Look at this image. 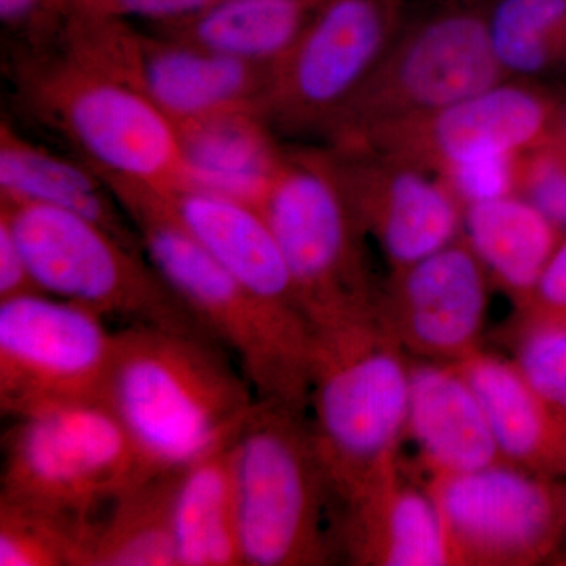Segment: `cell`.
Segmentation results:
<instances>
[{
  "mask_svg": "<svg viewBox=\"0 0 566 566\" xmlns=\"http://www.w3.org/2000/svg\"><path fill=\"white\" fill-rule=\"evenodd\" d=\"M230 359L205 335L147 324L115 331L103 401L132 439L147 479L232 444L259 397Z\"/></svg>",
  "mask_w": 566,
  "mask_h": 566,
  "instance_id": "6da1fadb",
  "label": "cell"
},
{
  "mask_svg": "<svg viewBox=\"0 0 566 566\" xmlns=\"http://www.w3.org/2000/svg\"><path fill=\"white\" fill-rule=\"evenodd\" d=\"M106 182L153 266L233 357L256 397L307 415L314 349L307 316L245 289L175 221L161 192L134 182Z\"/></svg>",
  "mask_w": 566,
  "mask_h": 566,
  "instance_id": "7a4b0ae2",
  "label": "cell"
},
{
  "mask_svg": "<svg viewBox=\"0 0 566 566\" xmlns=\"http://www.w3.org/2000/svg\"><path fill=\"white\" fill-rule=\"evenodd\" d=\"M397 342L379 311L314 329L308 423L333 501L344 509L397 479L411 390Z\"/></svg>",
  "mask_w": 566,
  "mask_h": 566,
  "instance_id": "3957f363",
  "label": "cell"
},
{
  "mask_svg": "<svg viewBox=\"0 0 566 566\" xmlns=\"http://www.w3.org/2000/svg\"><path fill=\"white\" fill-rule=\"evenodd\" d=\"M232 461L244 565L326 564L333 495L305 412L259 398L232 442Z\"/></svg>",
  "mask_w": 566,
  "mask_h": 566,
  "instance_id": "277c9868",
  "label": "cell"
},
{
  "mask_svg": "<svg viewBox=\"0 0 566 566\" xmlns=\"http://www.w3.org/2000/svg\"><path fill=\"white\" fill-rule=\"evenodd\" d=\"M0 212L9 219L41 293L84 305L106 319L212 338L144 249L61 208L2 199Z\"/></svg>",
  "mask_w": 566,
  "mask_h": 566,
  "instance_id": "5b68a950",
  "label": "cell"
},
{
  "mask_svg": "<svg viewBox=\"0 0 566 566\" xmlns=\"http://www.w3.org/2000/svg\"><path fill=\"white\" fill-rule=\"evenodd\" d=\"M490 0H434L411 14L331 136L335 145L422 117L504 81L488 33Z\"/></svg>",
  "mask_w": 566,
  "mask_h": 566,
  "instance_id": "8992f818",
  "label": "cell"
},
{
  "mask_svg": "<svg viewBox=\"0 0 566 566\" xmlns=\"http://www.w3.org/2000/svg\"><path fill=\"white\" fill-rule=\"evenodd\" d=\"M260 210L312 329L378 311L360 245L365 232L329 155L283 156Z\"/></svg>",
  "mask_w": 566,
  "mask_h": 566,
  "instance_id": "52a82bcc",
  "label": "cell"
},
{
  "mask_svg": "<svg viewBox=\"0 0 566 566\" xmlns=\"http://www.w3.org/2000/svg\"><path fill=\"white\" fill-rule=\"evenodd\" d=\"M0 499L98 521L147 479L125 428L103 400L14 420L3 434Z\"/></svg>",
  "mask_w": 566,
  "mask_h": 566,
  "instance_id": "ba28073f",
  "label": "cell"
},
{
  "mask_svg": "<svg viewBox=\"0 0 566 566\" xmlns=\"http://www.w3.org/2000/svg\"><path fill=\"white\" fill-rule=\"evenodd\" d=\"M71 41L76 59L41 82L40 98L93 169L161 193L188 189L178 126L125 71Z\"/></svg>",
  "mask_w": 566,
  "mask_h": 566,
  "instance_id": "9c48e42d",
  "label": "cell"
},
{
  "mask_svg": "<svg viewBox=\"0 0 566 566\" xmlns=\"http://www.w3.org/2000/svg\"><path fill=\"white\" fill-rule=\"evenodd\" d=\"M411 0H326L270 73L260 114L333 134L400 32Z\"/></svg>",
  "mask_w": 566,
  "mask_h": 566,
  "instance_id": "30bf717a",
  "label": "cell"
},
{
  "mask_svg": "<svg viewBox=\"0 0 566 566\" xmlns=\"http://www.w3.org/2000/svg\"><path fill=\"white\" fill-rule=\"evenodd\" d=\"M114 346L106 318L84 305L46 293L0 301V412L103 400Z\"/></svg>",
  "mask_w": 566,
  "mask_h": 566,
  "instance_id": "8fae6325",
  "label": "cell"
},
{
  "mask_svg": "<svg viewBox=\"0 0 566 566\" xmlns=\"http://www.w3.org/2000/svg\"><path fill=\"white\" fill-rule=\"evenodd\" d=\"M455 564L515 565L545 557L566 523V494L545 474L497 461L428 488Z\"/></svg>",
  "mask_w": 566,
  "mask_h": 566,
  "instance_id": "7c38bea8",
  "label": "cell"
},
{
  "mask_svg": "<svg viewBox=\"0 0 566 566\" xmlns=\"http://www.w3.org/2000/svg\"><path fill=\"white\" fill-rule=\"evenodd\" d=\"M558 95L539 82L504 80L422 117L392 123L338 147L389 153L441 177L485 156H521L553 139Z\"/></svg>",
  "mask_w": 566,
  "mask_h": 566,
  "instance_id": "4fadbf2b",
  "label": "cell"
},
{
  "mask_svg": "<svg viewBox=\"0 0 566 566\" xmlns=\"http://www.w3.org/2000/svg\"><path fill=\"white\" fill-rule=\"evenodd\" d=\"M329 156L357 221L395 271L455 243L464 208L441 178L375 148L335 147Z\"/></svg>",
  "mask_w": 566,
  "mask_h": 566,
  "instance_id": "5bb4252c",
  "label": "cell"
},
{
  "mask_svg": "<svg viewBox=\"0 0 566 566\" xmlns=\"http://www.w3.org/2000/svg\"><path fill=\"white\" fill-rule=\"evenodd\" d=\"M488 273L468 244L452 243L395 271L389 327L417 352L460 360L474 352L486 314Z\"/></svg>",
  "mask_w": 566,
  "mask_h": 566,
  "instance_id": "9a60e30c",
  "label": "cell"
},
{
  "mask_svg": "<svg viewBox=\"0 0 566 566\" xmlns=\"http://www.w3.org/2000/svg\"><path fill=\"white\" fill-rule=\"evenodd\" d=\"M126 71L177 126L259 111L270 69L166 36L129 32Z\"/></svg>",
  "mask_w": 566,
  "mask_h": 566,
  "instance_id": "2e32d148",
  "label": "cell"
},
{
  "mask_svg": "<svg viewBox=\"0 0 566 566\" xmlns=\"http://www.w3.org/2000/svg\"><path fill=\"white\" fill-rule=\"evenodd\" d=\"M163 197L175 221L245 289L304 314L281 248L260 208L199 189Z\"/></svg>",
  "mask_w": 566,
  "mask_h": 566,
  "instance_id": "e0dca14e",
  "label": "cell"
},
{
  "mask_svg": "<svg viewBox=\"0 0 566 566\" xmlns=\"http://www.w3.org/2000/svg\"><path fill=\"white\" fill-rule=\"evenodd\" d=\"M408 433L434 476L465 474L502 461L485 411L457 363L412 368Z\"/></svg>",
  "mask_w": 566,
  "mask_h": 566,
  "instance_id": "ac0fdd59",
  "label": "cell"
},
{
  "mask_svg": "<svg viewBox=\"0 0 566 566\" xmlns=\"http://www.w3.org/2000/svg\"><path fill=\"white\" fill-rule=\"evenodd\" d=\"M342 542L359 564L453 565L452 545L431 491L397 479L344 509Z\"/></svg>",
  "mask_w": 566,
  "mask_h": 566,
  "instance_id": "d6986e66",
  "label": "cell"
},
{
  "mask_svg": "<svg viewBox=\"0 0 566 566\" xmlns=\"http://www.w3.org/2000/svg\"><path fill=\"white\" fill-rule=\"evenodd\" d=\"M457 365L479 397L502 460L545 475L566 472V424L515 364L472 352Z\"/></svg>",
  "mask_w": 566,
  "mask_h": 566,
  "instance_id": "ffe728a7",
  "label": "cell"
},
{
  "mask_svg": "<svg viewBox=\"0 0 566 566\" xmlns=\"http://www.w3.org/2000/svg\"><path fill=\"white\" fill-rule=\"evenodd\" d=\"M259 111H233L178 126L188 189L262 208L283 156Z\"/></svg>",
  "mask_w": 566,
  "mask_h": 566,
  "instance_id": "44dd1931",
  "label": "cell"
},
{
  "mask_svg": "<svg viewBox=\"0 0 566 566\" xmlns=\"http://www.w3.org/2000/svg\"><path fill=\"white\" fill-rule=\"evenodd\" d=\"M0 191L2 199L61 208L99 223L123 243L142 249L129 229L128 214L95 169L22 139L10 125L0 132ZM129 219V218H128Z\"/></svg>",
  "mask_w": 566,
  "mask_h": 566,
  "instance_id": "7402d4cb",
  "label": "cell"
},
{
  "mask_svg": "<svg viewBox=\"0 0 566 566\" xmlns=\"http://www.w3.org/2000/svg\"><path fill=\"white\" fill-rule=\"evenodd\" d=\"M326 0H222L188 20L158 25L169 39L273 70Z\"/></svg>",
  "mask_w": 566,
  "mask_h": 566,
  "instance_id": "603a6c76",
  "label": "cell"
},
{
  "mask_svg": "<svg viewBox=\"0 0 566 566\" xmlns=\"http://www.w3.org/2000/svg\"><path fill=\"white\" fill-rule=\"evenodd\" d=\"M461 232L488 275L524 303L564 237L556 223L520 193L468 205Z\"/></svg>",
  "mask_w": 566,
  "mask_h": 566,
  "instance_id": "cb8c5ba5",
  "label": "cell"
},
{
  "mask_svg": "<svg viewBox=\"0 0 566 566\" xmlns=\"http://www.w3.org/2000/svg\"><path fill=\"white\" fill-rule=\"evenodd\" d=\"M172 526L178 566H244L232 444L177 472Z\"/></svg>",
  "mask_w": 566,
  "mask_h": 566,
  "instance_id": "d4e9b609",
  "label": "cell"
},
{
  "mask_svg": "<svg viewBox=\"0 0 566 566\" xmlns=\"http://www.w3.org/2000/svg\"><path fill=\"white\" fill-rule=\"evenodd\" d=\"M177 472L142 480L104 510L84 566H178L172 526Z\"/></svg>",
  "mask_w": 566,
  "mask_h": 566,
  "instance_id": "484cf974",
  "label": "cell"
},
{
  "mask_svg": "<svg viewBox=\"0 0 566 566\" xmlns=\"http://www.w3.org/2000/svg\"><path fill=\"white\" fill-rule=\"evenodd\" d=\"M488 33L505 80L566 71V0H490Z\"/></svg>",
  "mask_w": 566,
  "mask_h": 566,
  "instance_id": "4316f807",
  "label": "cell"
},
{
  "mask_svg": "<svg viewBox=\"0 0 566 566\" xmlns=\"http://www.w3.org/2000/svg\"><path fill=\"white\" fill-rule=\"evenodd\" d=\"M96 523L0 499V566H84Z\"/></svg>",
  "mask_w": 566,
  "mask_h": 566,
  "instance_id": "83f0119b",
  "label": "cell"
},
{
  "mask_svg": "<svg viewBox=\"0 0 566 566\" xmlns=\"http://www.w3.org/2000/svg\"><path fill=\"white\" fill-rule=\"evenodd\" d=\"M517 348L516 367L566 424V315L535 314Z\"/></svg>",
  "mask_w": 566,
  "mask_h": 566,
  "instance_id": "f1b7e54d",
  "label": "cell"
},
{
  "mask_svg": "<svg viewBox=\"0 0 566 566\" xmlns=\"http://www.w3.org/2000/svg\"><path fill=\"white\" fill-rule=\"evenodd\" d=\"M517 193L566 233V144L557 134L521 155Z\"/></svg>",
  "mask_w": 566,
  "mask_h": 566,
  "instance_id": "f546056e",
  "label": "cell"
},
{
  "mask_svg": "<svg viewBox=\"0 0 566 566\" xmlns=\"http://www.w3.org/2000/svg\"><path fill=\"white\" fill-rule=\"evenodd\" d=\"M521 156H485L457 164L442 174L458 202L468 205L491 202L520 192Z\"/></svg>",
  "mask_w": 566,
  "mask_h": 566,
  "instance_id": "4dcf8cb0",
  "label": "cell"
},
{
  "mask_svg": "<svg viewBox=\"0 0 566 566\" xmlns=\"http://www.w3.org/2000/svg\"><path fill=\"white\" fill-rule=\"evenodd\" d=\"M222 0H82L80 10L99 17L150 21L163 25L188 20L218 6Z\"/></svg>",
  "mask_w": 566,
  "mask_h": 566,
  "instance_id": "1f68e13d",
  "label": "cell"
},
{
  "mask_svg": "<svg viewBox=\"0 0 566 566\" xmlns=\"http://www.w3.org/2000/svg\"><path fill=\"white\" fill-rule=\"evenodd\" d=\"M41 293L9 219L0 212V301Z\"/></svg>",
  "mask_w": 566,
  "mask_h": 566,
  "instance_id": "d6a6232c",
  "label": "cell"
},
{
  "mask_svg": "<svg viewBox=\"0 0 566 566\" xmlns=\"http://www.w3.org/2000/svg\"><path fill=\"white\" fill-rule=\"evenodd\" d=\"M526 303L535 314L566 315V233Z\"/></svg>",
  "mask_w": 566,
  "mask_h": 566,
  "instance_id": "836d02e7",
  "label": "cell"
},
{
  "mask_svg": "<svg viewBox=\"0 0 566 566\" xmlns=\"http://www.w3.org/2000/svg\"><path fill=\"white\" fill-rule=\"evenodd\" d=\"M52 17L62 14L50 0H0V20L7 28L32 29L39 22L46 24Z\"/></svg>",
  "mask_w": 566,
  "mask_h": 566,
  "instance_id": "e575fe53",
  "label": "cell"
},
{
  "mask_svg": "<svg viewBox=\"0 0 566 566\" xmlns=\"http://www.w3.org/2000/svg\"><path fill=\"white\" fill-rule=\"evenodd\" d=\"M557 136L566 144V91L558 95Z\"/></svg>",
  "mask_w": 566,
  "mask_h": 566,
  "instance_id": "d590c367",
  "label": "cell"
},
{
  "mask_svg": "<svg viewBox=\"0 0 566 566\" xmlns=\"http://www.w3.org/2000/svg\"><path fill=\"white\" fill-rule=\"evenodd\" d=\"M50 3L62 17L69 18L71 13L80 9L82 0H50Z\"/></svg>",
  "mask_w": 566,
  "mask_h": 566,
  "instance_id": "8d00e7d4",
  "label": "cell"
}]
</instances>
